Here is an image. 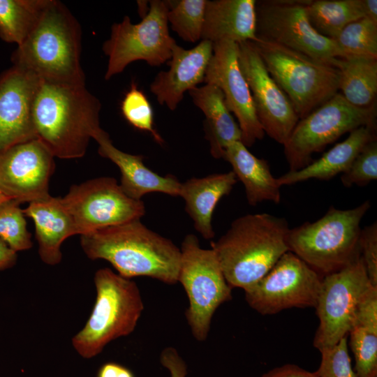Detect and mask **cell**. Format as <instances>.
<instances>
[{
  "mask_svg": "<svg viewBox=\"0 0 377 377\" xmlns=\"http://www.w3.org/2000/svg\"><path fill=\"white\" fill-rule=\"evenodd\" d=\"M80 245L89 258L108 261L123 277L147 276L169 285L178 281L180 248L140 220L82 235Z\"/></svg>",
  "mask_w": 377,
  "mask_h": 377,
  "instance_id": "obj_1",
  "label": "cell"
},
{
  "mask_svg": "<svg viewBox=\"0 0 377 377\" xmlns=\"http://www.w3.org/2000/svg\"><path fill=\"white\" fill-rule=\"evenodd\" d=\"M100 101L85 85L41 80L33 117L37 138L54 157H82L90 139L100 131Z\"/></svg>",
  "mask_w": 377,
  "mask_h": 377,
  "instance_id": "obj_2",
  "label": "cell"
},
{
  "mask_svg": "<svg viewBox=\"0 0 377 377\" xmlns=\"http://www.w3.org/2000/svg\"><path fill=\"white\" fill-rule=\"evenodd\" d=\"M81 27L61 1L49 0L27 38L13 52V66L40 79L61 84L85 85L80 63Z\"/></svg>",
  "mask_w": 377,
  "mask_h": 377,
  "instance_id": "obj_3",
  "label": "cell"
},
{
  "mask_svg": "<svg viewBox=\"0 0 377 377\" xmlns=\"http://www.w3.org/2000/svg\"><path fill=\"white\" fill-rule=\"evenodd\" d=\"M287 221L267 213L234 220L218 240L211 242L226 281L244 290L264 277L289 251Z\"/></svg>",
  "mask_w": 377,
  "mask_h": 377,
  "instance_id": "obj_4",
  "label": "cell"
},
{
  "mask_svg": "<svg viewBox=\"0 0 377 377\" xmlns=\"http://www.w3.org/2000/svg\"><path fill=\"white\" fill-rule=\"evenodd\" d=\"M369 200L348 209L330 207L320 219L289 230L287 244L295 253L324 276L337 272L361 256V221Z\"/></svg>",
  "mask_w": 377,
  "mask_h": 377,
  "instance_id": "obj_5",
  "label": "cell"
},
{
  "mask_svg": "<svg viewBox=\"0 0 377 377\" xmlns=\"http://www.w3.org/2000/svg\"><path fill=\"white\" fill-rule=\"evenodd\" d=\"M95 303L84 327L72 339L75 351L89 359L102 352L112 341L129 335L144 309L136 283L110 268L96 271L94 278Z\"/></svg>",
  "mask_w": 377,
  "mask_h": 377,
  "instance_id": "obj_6",
  "label": "cell"
},
{
  "mask_svg": "<svg viewBox=\"0 0 377 377\" xmlns=\"http://www.w3.org/2000/svg\"><path fill=\"white\" fill-rule=\"evenodd\" d=\"M252 42L300 119L338 93V70L327 62L260 37Z\"/></svg>",
  "mask_w": 377,
  "mask_h": 377,
  "instance_id": "obj_7",
  "label": "cell"
},
{
  "mask_svg": "<svg viewBox=\"0 0 377 377\" xmlns=\"http://www.w3.org/2000/svg\"><path fill=\"white\" fill-rule=\"evenodd\" d=\"M178 281L188 300L186 318L193 337L207 339L214 313L232 299V288L226 280L218 258L212 249L200 246L198 237L188 234L181 248Z\"/></svg>",
  "mask_w": 377,
  "mask_h": 377,
  "instance_id": "obj_8",
  "label": "cell"
},
{
  "mask_svg": "<svg viewBox=\"0 0 377 377\" xmlns=\"http://www.w3.org/2000/svg\"><path fill=\"white\" fill-rule=\"evenodd\" d=\"M168 8V1H149V10L139 23L133 24L124 16L121 22L112 25L110 38L102 47L108 57L105 80L135 61L159 66L170 59L177 43L169 31Z\"/></svg>",
  "mask_w": 377,
  "mask_h": 377,
  "instance_id": "obj_9",
  "label": "cell"
},
{
  "mask_svg": "<svg viewBox=\"0 0 377 377\" xmlns=\"http://www.w3.org/2000/svg\"><path fill=\"white\" fill-rule=\"evenodd\" d=\"M376 105L359 108L339 93L300 119L283 145L289 171L308 165L312 155L346 133L367 125H376Z\"/></svg>",
  "mask_w": 377,
  "mask_h": 377,
  "instance_id": "obj_10",
  "label": "cell"
},
{
  "mask_svg": "<svg viewBox=\"0 0 377 377\" xmlns=\"http://www.w3.org/2000/svg\"><path fill=\"white\" fill-rule=\"evenodd\" d=\"M373 286L361 256L323 277L315 307L319 319L313 338L315 348L320 351L332 347L348 335L357 306Z\"/></svg>",
  "mask_w": 377,
  "mask_h": 377,
  "instance_id": "obj_11",
  "label": "cell"
},
{
  "mask_svg": "<svg viewBox=\"0 0 377 377\" xmlns=\"http://www.w3.org/2000/svg\"><path fill=\"white\" fill-rule=\"evenodd\" d=\"M61 200L80 235L140 220L145 214L144 202L126 195L117 180L111 177L75 184Z\"/></svg>",
  "mask_w": 377,
  "mask_h": 377,
  "instance_id": "obj_12",
  "label": "cell"
},
{
  "mask_svg": "<svg viewBox=\"0 0 377 377\" xmlns=\"http://www.w3.org/2000/svg\"><path fill=\"white\" fill-rule=\"evenodd\" d=\"M323 276L287 251L259 281L244 290L249 305L263 315L284 309L316 307Z\"/></svg>",
  "mask_w": 377,
  "mask_h": 377,
  "instance_id": "obj_13",
  "label": "cell"
},
{
  "mask_svg": "<svg viewBox=\"0 0 377 377\" xmlns=\"http://www.w3.org/2000/svg\"><path fill=\"white\" fill-rule=\"evenodd\" d=\"M308 0L256 1V35L327 62L345 57L336 42L318 33L306 10Z\"/></svg>",
  "mask_w": 377,
  "mask_h": 377,
  "instance_id": "obj_14",
  "label": "cell"
},
{
  "mask_svg": "<svg viewBox=\"0 0 377 377\" xmlns=\"http://www.w3.org/2000/svg\"><path fill=\"white\" fill-rule=\"evenodd\" d=\"M237 45L239 65L258 121L265 133L283 145L300 119L288 96L267 70L253 43L244 41Z\"/></svg>",
  "mask_w": 377,
  "mask_h": 377,
  "instance_id": "obj_15",
  "label": "cell"
},
{
  "mask_svg": "<svg viewBox=\"0 0 377 377\" xmlns=\"http://www.w3.org/2000/svg\"><path fill=\"white\" fill-rule=\"evenodd\" d=\"M213 44V54L204 82L214 85L222 91L228 110L237 118L242 133L241 142L246 147H251L263 138L265 132L239 65L237 43L222 40Z\"/></svg>",
  "mask_w": 377,
  "mask_h": 377,
  "instance_id": "obj_16",
  "label": "cell"
},
{
  "mask_svg": "<svg viewBox=\"0 0 377 377\" xmlns=\"http://www.w3.org/2000/svg\"><path fill=\"white\" fill-rule=\"evenodd\" d=\"M54 158L38 138L9 148L0 155V192L20 204L49 197Z\"/></svg>",
  "mask_w": 377,
  "mask_h": 377,
  "instance_id": "obj_17",
  "label": "cell"
},
{
  "mask_svg": "<svg viewBox=\"0 0 377 377\" xmlns=\"http://www.w3.org/2000/svg\"><path fill=\"white\" fill-rule=\"evenodd\" d=\"M41 79L12 66L0 75V155L37 138L33 110Z\"/></svg>",
  "mask_w": 377,
  "mask_h": 377,
  "instance_id": "obj_18",
  "label": "cell"
},
{
  "mask_svg": "<svg viewBox=\"0 0 377 377\" xmlns=\"http://www.w3.org/2000/svg\"><path fill=\"white\" fill-rule=\"evenodd\" d=\"M213 43L207 40H201L188 50L177 44L175 45L167 63L169 69L160 71L149 86L160 105L175 110L186 91L204 82L213 54Z\"/></svg>",
  "mask_w": 377,
  "mask_h": 377,
  "instance_id": "obj_19",
  "label": "cell"
},
{
  "mask_svg": "<svg viewBox=\"0 0 377 377\" xmlns=\"http://www.w3.org/2000/svg\"><path fill=\"white\" fill-rule=\"evenodd\" d=\"M93 139L98 144V154L119 168V185L126 195L135 200H141L145 195L154 192L179 196L182 182L175 176H161L145 165L142 155H133L119 150L113 145L109 135L103 129Z\"/></svg>",
  "mask_w": 377,
  "mask_h": 377,
  "instance_id": "obj_20",
  "label": "cell"
},
{
  "mask_svg": "<svg viewBox=\"0 0 377 377\" xmlns=\"http://www.w3.org/2000/svg\"><path fill=\"white\" fill-rule=\"evenodd\" d=\"M22 211L34 221L38 253L42 261L50 265L59 264L62 258L61 246L63 242L77 235L73 219L61 198L50 195L31 202Z\"/></svg>",
  "mask_w": 377,
  "mask_h": 377,
  "instance_id": "obj_21",
  "label": "cell"
},
{
  "mask_svg": "<svg viewBox=\"0 0 377 377\" xmlns=\"http://www.w3.org/2000/svg\"><path fill=\"white\" fill-rule=\"evenodd\" d=\"M255 0H207L201 40L213 43L253 41L256 32Z\"/></svg>",
  "mask_w": 377,
  "mask_h": 377,
  "instance_id": "obj_22",
  "label": "cell"
},
{
  "mask_svg": "<svg viewBox=\"0 0 377 377\" xmlns=\"http://www.w3.org/2000/svg\"><path fill=\"white\" fill-rule=\"evenodd\" d=\"M237 179L231 170L203 177H192L181 184L179 195L195 229L205 239L214 237L212 216L219 201L228 195Z\"/></svg>",
  "mask_w": 377,
  "mask_h": 377,
  "instance_id": "obj_23",
  "label": "cell"
},
{
  "mask_svg": "<svg viewBox=\"0 0 377 377\" xmlns=\"http://www.w3.org/2000/svg\"><path fill=\"white\" fill-rule=\"evenodd\" d=\"M376 125L359 127L342 142L335 145L320 158L297 171H288L277 178L281 186L311 179L330 180L346 172L362 149L376 138Z\"/></svg>",
  "mask_w": 377,
  "mask_h": 377,
  "instance_id": "obj_24",
  "label": "cell"
},
{
  "mask_svg": "<svg viewBox=\"0 0 377 377\" xmlns=\"http://www.w3.org/2000/svg\"><path fill=\"white\" fill-rule=\"evenodd\" d=\"M188 92L193 104L205 117V137L209 142L211 155L216 159L223 158L229 145L241 141L242 133L226 104L222 91L214 85L205 84Z\"/></svg>",
  "mask_w": 377,
  "mask_h": 377,
  "instance_id": "obj_25",
  "label": "cell"
},
{
  "mask_svg": "<svg viewBox=\"0 0 377 377\" xmlns=\"http://www.w3.org/2000/svg\"><path fill=\"white\" fill-rule=\"evenodd\" d=\"M223 159L231 165L237 180L243 184L249 205L263 201L280 202L281 186L266 160L254 156L241 141L229 145Z\"/></svg>",
  "mask_w": 377,
  "mask_h": 377,
  "instance_id": "obj_26",
  "label": "cell"
},
{
  "mask_svg": "<svg viewBox=\"0 0 377 377\" xmlns=\"http://www.w3.org/2000/svg\"><path fill=\"white\" fill-rule=\"evenodd\" d=\"M339 72V91L351 105L369 108L376 105L377 58L348 56L327 61Z\"/></svg>",
  "mask_w": 377,
  "mask_h": 377,
  "instance_id": "obj_27",
  "label": "cell"
},
{
  "mask_svg": "<svg viewBox=\"0 0 377 377\" xmlns=\"http://www.w3.org/2000/svg\"><path fill=\"white\" fill-rule=\"evenodd\" d=\"M306 10L313 29L332 40L346 25L364 17L362 0L308 1Z\"/></svg>",
  "mask_w": 377,
  "mask_h": 377,
  "instance_id": "obj_28",
  "label": "cell"
},
{
  "mask_svg": "<svg viewBox=\"0 0 377 377\" xmlns=\"http://www.w3.org/2000/svg\"><path fill=\"white\" fill-rule=\"evenodd\" d=\"M49 0H0V38L20 45L39 20Z\"/></svg>",
  "mask_w": 377,
  "mask_h": 377,
  "instance_id": "obj_29",
  "label": "cell"
},
{
  "mask_svg": "<svg viewBox=\"0 0 377 377\" xmlns=\"http://www.w3.org/2000/svg\"><path fill=\"white\" fill-rule=\"evenodd\" d=\"M168 24L186 42L201 40L207 0L168 1Z\"/></svg>",
  "mask_w": 377,
  "mask_h": 377,
  "instance_id": "obj_30",
  "label": "cell"
},
{
  "mask_svg": "<svg viewBox=\"0 0 377 377\" xmlns=\"http://www.w3.org/2000/svg\"><path fill=\"white\" fill-rule=\"evenodd\" d=\"M345 57L377 58V24L363 17L346 25L334 40Z\"/></svg>",
  "mask_w": 377,
  "mask_h": 377,
  "instance_id": "obj_31",
  "label": "cell"
},
{
  "mask_svg": "<svg viewBox=\"0 0 377 377\" xmlns=\"http://www.w3.org/2000/svg\"><path fill=\"white\" fill-rule=\"evenodd\" d=\"M20 205L13 199L0 204V239L15 252L28 250L33 246Z\"/></svg>",
  "mask_w": 377,
  "mask_h": 377,
  "instance_id": "obj_32",
  "label": "cell"
},
{
  "mask_svg": "<svg viewBox=\"0 0 377 377\" xmlns=\"http://www.w3.org/2000/svg\"><path fill=\"white\" fill-rule=\"evenodd\" d=\"M348 334L357 376L377 377V332L355 325Z\"/></svg>",
  "mask_w": 377,
  "mask_h": 377,
  "instance_id": "obj_33",
  "label": "cell"
},
{
  "mask_svg": "<svg viewBox=\"0 0 377 377\" xmlns=\"http://www.w3.org/2000/svg\"><path fill=\"white\" fill-rule=\"evenodd\" d=\"M125 119L135 128L150 133L154 140L162 144L163 140L154 127L152 108L145 94L134 82L126 94L121 105Z\"/></svg>",
  "mask_w": 377,
  "mask_h": 377,
  "instance_id": "obj_34",
  "label": "cell"
},
{
  "mask_svg": "<svg viewBox=\"0 0 377 377\" xmlns=\"http://www.w3.org/2000/svg\"><path fill=\"white\" fill-rule=\"evenodd\" d=\"M377 179V141L369 142L357 154L348 169L341 174L345 187L365 186Z\"/></svg>",
  "mask_w": 377,
  "mask_h": 377,
  "instance_id": "obj_35",
  "label": "cell"
},
{
  "mask_svg": "<svg viewBox=\"0 0 377 377\" xmlns=\"http://www.w3.org/2000/svg\"><path fill=\"white\" fill-rule=\"evenodd\" d=\"M348 336L335 346L321 350V362L315 371L317 377H357L351 366Z\"/></svg>",
  "mask_w": 377,
  "mask_h": 377,
  "instance_id": "obj_36",
  "label": "cell"
},
{
  "mask_svg": "<svg viewBox=\"0 0 377 377\" xmlns=\"http://www.w3.org/2000/svg\"><path fill=\"white\" fill-rule=\"evenodd\" d=\"M361 257L364 261L369 279L377 287V223L361 230L360 237Z\"/></svg>",
  "mask_w": 377,
  "mask_h": 377,
  "instance_id": "obj_37",
  "label": "cell"
},
{
  "mask_svg": "<svg viewBox=\"0 0 377 377\" xmlns=\"http://www.w3.org/2000/svg\"><path fill=\"white\" fill-rule=\"evenodd\" d=\"M355 325L377 332V287H371L361 300L355 314Z\"/></svg>",
  "mask_w": 377,
  "mask_h": 377,
  "instance_id": "obj_38",
  "label": "cell"
},
{
  "mask_svg": "<svg viewBox=\"0 0 377 377\" xmlns=\"http://www.w3.org/2000/svg\"><path fill=\"white\" fill-rule=\"evenodd\" d=\"M160 362L169 371L170 377H186V364L175 348H164L161 353Z\"/></svg>",
  "mask_w": 377,
  "mask_h": 377,
  "instance_id": "obj_39",
  "label": "cell"
},
{
  "mask_svg": "<svg viewBox=\"0 0 377 377\" xmlns=\"http://www.w3.org/2000/svg\"><path fill=\"white\" fill-rule=\"evenodd\" d=\"M262 377H317L315 372L308 371L297 365L287 364L271 369Z\"/></svg>",
  "mask_w": 377,
  "mask_h": 377,
  "instance_id": "obj_40",
  "label": "cell"
},
{
  "mask_svg": "<svg viewBox=\"0 0 377 377\" xmlns=\"http://www.w3.org/2000/svg\"><path fill=\"white\" fill-rule=\"evenodd\" d=\"M97 377H135L126 367L115 362H107L99 369Z\"/></svg>",
  "mask_w": 377,
  "mask_h": 377,
  "instance_id": "obj_41",
  "label": "cell"
},
{
  "mask_svg": "<svg viewBox=\"0 0 377 377\" xmlns=\"http://www.w3.org/2000/svg\"><path fill=\"white\" fill-rule=\"evenodd\" d=\"M17 252L11 249L0 239V271L13 267L17 261Z\"/></svg>",
  "mask_w": 377,
  "mask_h": 377,
  "instance_id": "obj_42",
  "label": "cell"
},
{
  "mask_svg": "<svg viewBox=\"0 0 377 377\" xmlns=\"http://www.w3.org/2000/svg\"><path fill=\"white\" fill-rule=\"evenodd\" d=\"M364 17L377 24V1L362 0Z\"/></svg>",
  "mask_w": 377,
  "mask_h": 377,
  "instance_id": "obj_43",
  "label": "cell"
},
{
  "mask_svg": "<svg viewBox=\"0 0 377 377\" xmlns=\"http://www.w3.org/2000/svg\"><path fill=\"white\" fill-rule=\"evenodd\" d=\"M8 199H10V198H8L7 197H6L3 194H2L0 192V204L1 202H4L5 200H8Z\"/></svg>",
  "mask_w": 377,
  "mask_h": 377,
  "instance_id": "obj_44",
  "label": "cell"
}]
</instances>
